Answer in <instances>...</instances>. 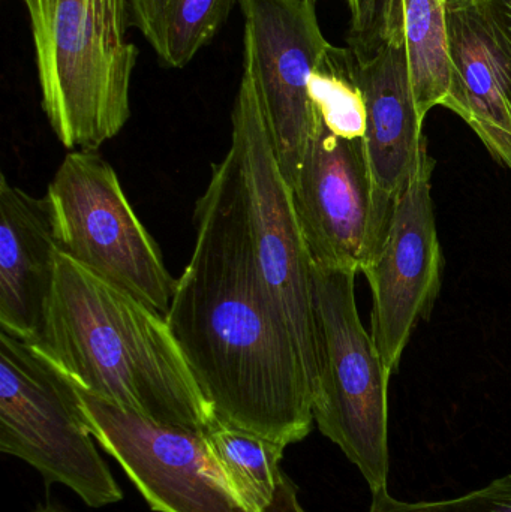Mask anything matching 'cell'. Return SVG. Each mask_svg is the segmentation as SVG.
Returning <instances> with one entry per match:
<instances>
[{"label":"cell","instance_id":"obj_16","mask_svg":"<svg viewBox=\"0 0 511 512\" xmlns=\"http://www.w3.org/2000/svg\"><path fill=\"white\" fill-rule=\"evenodd\" d=\"M240 0H129L131 24L162 65L182 69L224 26Z\"/></svg>","mask_w":511,"mask_h":512},{"label":"cell","instance_id":"obj_8","mask_svg":"<svg viewBox=\"0 0 511 512\" xmlns=\"http://www.w3.org/2000/svg\"><path fill=\"white\" fill-rule=\"evenodd\" d=\"M245 93L263 116L279 167L293 186L314 134L309 96L312 72L330 42L317 17V0H240Z\"/></svg>","mask_w":511,"mask_h":512},{"label":"cell","instance_id":"obj_9","mask_svg":"<svg viewBox=\"0 0 511 512\" xmlns=\"http://www.w3.org/2000/svg\"><path fill=\"white\" fill-rule=\"evenodd\" d=\"M291 194L314 267L362 273L393 210L378 198L365 135L332 131L317 117Z\"/></svg>","mask_w":511,"mask_h":512},{"label":"cell","instance_id":"obj_10","mask_svg":"<svg viewBox=\"0 0 511 512\" xmlns=\"http://www.w3.org/2000/svg\"><path fill=\"white\" fill-rule=\"evenodd\" d=\"M78 394L93 438L153 511L249 512L210 457L203 432L161 426L84 391ZM272 512L306 511L299 502Z\"/></svg>","mask_w":511,"mask_h":512},{"label":"cell","instance_id":"obj_1","mask_svg":"<svg viewBox=\"0 0 511 512\" xmlns=\"http://www.w3.org/2000/svg\"><path fill=\"white\" fill-rule=\"evenodd\" d=\"M194 221V251L165 318L215 424L302 442L315 423L311 379L258 271L230 152L212 165Z\"/></svg>","mask_w":511,"mask_h":512},{"label":"cell","instance_id":"obj_12","mask_svg":"<svg viewBox=\"0 0 511 512\" xmlns=\"http://www.w3.org/2000/svg\"><path fill=\"white\" fill-rule=\"evenodd\" d=\"M365 101V147L378 198L392 210L426 150L411 86L402 0H380L374 15L350 30Z\"/></svg>","mask_w":511,"mask_h":512},{"label":"cell","instance_id":"obj_13","mask_svg":"<svg viewBox=\"0 0 511 512\" xmlns=\"http://www.w3.org/2000/svg\"><path fill=\"white\" fill-rule=\"evenodd\" d=\"M450 80L444 107L511 170V39L483 0L447 2Z\"/></svg>","mask_w":511,"mask_h":512},{"label":"cell","instance_id":"obj_4","mask_svg":"<svg viewBox=\"0 0 511 512\" xmlns=\"http://www.w3.org/2000/svg\"><path fill=\"white\" fill-rule=\"evenodd\" d=\"M357 273L314 267L318 370L312 414L318 429L341 448L372 495L389 481V382L371 334L360 321Z\"/></svg>","mask_w":511,"mask_h":512},{"label":"cell","instance_id":"obj_11","mask_svg":"<svg viewBox=\"0 0 511 512\" xmlns=\"http://www.w3.org/2000/svg\"><path fill=\"white\" fill-rule=\"evenodd\" d=\"M434 168L425 150L362 268L372 291V340L392 375L440 291L443 254L431 194Z\"/></svg>","mask_w":511,"mask_h":512},{"label":"cell","instance_id":"obj_6","mask_svg":"<svg viewBox=\"0 0 511 512\" xmlns=\"http://www.w3.org/2000/svg\"><path fill=\"white\" fill-rule=\"evenodd\" d=\"M231 153L258 271L282 324L299 349L314 390L318 370L314 264L257 105L237 92L231 113Z\"/></svg>","mask_w":511,"mask_h":512},{"label":"cell","instance_id":"obj_21","mask_svg":"<svg viewBox=\"0 0 511 512\" xmlns=\"http://www.w3.org/2000/svg\"><path fill=\"white\" fill-rule=\"evenodd\" d=\"M35 512H68V511L62 510V508L44 507V508H39V510H36Z\"/></svg>","mask_w":511,"mask_h":512},{"label":"cell","instance_id":"obj_18","mask_svg":"<svg viewBox=\"0 0 511 512\" xmlns=\"http://www.w3.org/2000/svg\"><path fill=\"white\" fill-rule=\"evenodd\" d=\"M369 512H511V475L498 478L483 489L449 501H398L386 490L372 495Z\"/></svg>","mask_w":511,"mask_h":512},{"label":"cell","instance_id":"obj_7","mask_svg":"<svg viewBox=\"0 0 511 512\" xmlns=\"http://www.w3.org/2000/svg\"><path fill=\"white\" fill-rule=\"evenodd\" d=\"M60 252L167 316L177 279L98 150H72L47 188Z\"/></svg>","mask_w":511,"mask_h":512},{"label":"cell","instance_id":"obj_2","mask_svg":"<svg viewBox=\"0 0 511 512\" xmlns=\"http://www.w3.org/2000/svg\"><path fill=\"white\" fill-rule=\"evenodd\" d=\"M33 346L78 390L117 408L192 432L215 426L167 318L62 252Z\"/></svg>","mask_w":511,"mask_h":512},{"label":"cell","instance_id":"obj_15","mask_svg":"<svg viewBox=\"0 0 511 512\" xmlns=\"http://www.w3.org/2000/svg\"><path fill=\"white\" fill-rule=\"evenodd\" d=\"M203 436L210 457L246 511L272 512L299 504V489L281 469L285 445L218 424Z\"/></svg>","mask_w":511,"mask_h":512},{"label":"cell","instance_id":"obj_3","mask_svg":"<svg viewBox=\"0 0 511 512\" xmlns=\"http://www.w3.org/2000/svg\"><path fill=\"white\" fill-rule=\"evenodd\" d=\"M29 14L42 110L69 152L98 150L131 116L138 50L129 0H21Z\"/></svg>","mask_w":511,"mask_h":512},{"label":"cell","instance_id":"obj_17","mask_svg":"<svg viewBox=\"0 0 511 512\" xmlns=\"http://www.w3.org/2000/svg\"><path fill=\"white\" fill-rule=\"evenodd\" d=\"M411 86L420 119L446 104L452 80L446 0H402Z\"/></svg>","mask_w":511,"mask_h":512},{"label":"cell","instance_id":"obj_5","mask_svg":"<svg viewBox=\"0 0 511 512\" xmlns=\"http://www.w3.org/2000/svg\"><path fill=\"white\" fill-rule=\"evenodd\" d=\"M93 439L77 387L35 346L0 331V451L101 508L123 493Z\"/></svg>","mask_w":511,"mask_h":512},{"label":"cell","instance_id":"obj_14","mask_svg":"<svg viewBox=\"0 0 511 512\" xmlns=\"http://www.w3.org/2000/svg\"><path fill=\"white\" fill-rule=\"evenodd\" d=\"M60 249L47 198L0 179V331L38 342Z\"/></svg>","mask_w":511,"mask_h":512},{"label":"cell","instance_id":"obj_20","mask_svg":"<svg viewBox=\"0 0 511 512\" xmlns=\"http://www.w3.org/2000/svg\"><path fill=\"white\" fill-rule=\"evenodd\" d=\"M501 29L511 39V0H483Z\"/></svg>","mask_w":511,"mask_h":512},{"label":"cell","instance_id":"obj_19","mask_svg":"<svg viewBox=\"0 0 511 512\" xmlns=\"http://www.w3.org/2000/svg\"><path fill=\"white\" fill-rule=\"evenodd\" d=\"M380 0H347L351 12V29L362 27L374 15Z\"/></svg>","mask_w":511,"mask_h":512},{"label":"cell","instance_id":"obj_22","mask_svg":"<svg viewBox=\"0 0 511 512\" xmlns=\"http://www.w3.org/2000/svg\"><path fill=\"white\" fill-rule=\"evenodd\" d=\"M447 2H464V0H446V3Z\"/></svg>","mask_w":511,"mask_h":512}]
</instances>
